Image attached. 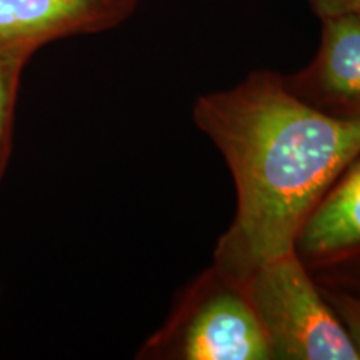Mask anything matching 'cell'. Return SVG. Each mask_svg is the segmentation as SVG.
Wrapping results in <instances>:
<instances>
[{
  "instance_id": "obj_1",
  "label": "cell",
  "mask_w": 360,
  "mask_h": 360,
  "mask_svg": "<svg viewBox=\"0 0 360 360\" xmlns=\"http://www.w3.org/2000/svg\"><path fill=\"white\" fill-rule=\"evenodd\" d=\"M193 120L236 180V217L214 269L242 285L259 265L295 250L314 207L360 155V122L315 109L270 70L200 97Z\"/></svg>"
},
{
  "instance_id": "obj_2",
  "label": "cell",
  "mask_w": 360,
  "mask_h": 360,
  "mask_svg": "<svg viewBox=\"0 0 360 360\" xmlns=\"http://www.w3.org/2000/svg\"><path fill=\"white\" fill-rule=\"evenodd\" d=\"M272 350L283 360H359L334 309L294 252L259 265L242 283Z\"/></svg>"
},
{
  "instance_id": "obj_3",
  "label": "cell",
  "mask_w": 360,
  "mask_h": 360,
  "mask_svg": "<svg viewBox=\"0 0 360 360\" xmlns=\"http://www.w3.org/2000/svg\"><path fill=\"white\" fill-rule=\"evenodd\" d=\"M184 360H269L272 350L240 283L212 269L143 347Z\"/></svg>"
},
{
  "instance_id": "obj_4",
  "label": "cell",
  "mask_w": 360,
  "mask_h": 360,
  "mask_svg": "<svg viewBox=\"0 0 360 360\" xmlns=\"http://www.w3.org/2000/svg\"><path fill=\"white\" fill-rule=\"evenodd\" d=\"M285 82L315 109L360 122V13L322 19L314 60Z\"/></svg>"
},
{
  "instance_id": "obj_5",
  "label": "cell",
  "mask_w": 360,
  "mask_h": 360,
  "mask_svg": "<svg viewBox=\"0 0 360 360\" xmlns=\"http://www.w3.org/2000/svg\"><path fill=\"white\" fill-rule=\"evenodd\" d=\"M137 0H0V52L32 53L40 45L120 24Z\"/></svg>"
},
{
  "instance_id": "obj_6",
  "label": "cell",
  "mask_w": 360,
  "mask_h": 360,
  "mask_svg": "<svg viewBox=\"0 0 360 360\" xmlns=\"http://www.w3.org/2000/svg\"><path fill=\"white\" fill-rule=\"evenodd\" d=\"M360 247V155L305 220L295 240L304 264H323Z\"/></svg>"
},
{
  "instance_id": "obj_7",
  "label": "cell",
  "mask_w": 360,
  "mask_h": 360,
  "mask_svg": "<svg viewBox=\"0 0 360 360\" xmlns=\"http://www.w3.org/2000/svg\"><path fill=\"white\" fill-rule=\"evenodd\" d=\"M29 57L24 52H0V180L11 154L17 92Z\"/></svg>"
},
{
  "instance_id": "obj_8",
  "label": "cell",
  "mask_w": 360,
  "mask_h": 360,
  "mask_svg": "<svg viewBox=\"0 0 360 360\" xmlns=\"http://www.w3.org/2000/svg\"><path fill=\"white\" fill-rule=\"evenodd\" d=\"M326 299L340 319L360 360V299L347 294H328Z\"/></svg>"
},
{
  "instance_id": "obj_9",
  "label": "cell",
  "mask_w": 360,
  "mask_h": 360,
  "mask_svg": "<svg viewBox=\"0 0 360 360\" xmlns=\"http://www.w3.org/2000/svg\"><path fill=\"white\" fill-rule=\"evenodd\" d=\"M310 7L319 19L360 13V0H309Z\"/></svg>"
}]
</instances>
